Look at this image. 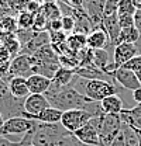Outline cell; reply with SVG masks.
Wrapping results in <instances>:
<instances>
[{
    "label": "cell",
    "instance_id": "cell-35",
    "mask_svg": "<svg viewBox=\"0 0 141 146\" xmlns=\"http://www.w3.org/2000/svg\"><path fill=\"white\" fill-rule=\"evenodd\" d=\"M117 17H119L120 28L134 27V16H128V14H117Z\"/></svg>",
    "mask_w": 141,
    "mask_h": 146
},
{
    "label": "cell",
    "instance_id": "cell-21",
    "mask_svg": "<svg viewBox=\"0 0 141 146\" xmlns=\"http://www.w3.org/2000/svg\"><path fill=\"white\" fill-rule=\"evenodd\" d=\"M62 118V111L56 110L54 107H48L47 110H44L41 114H38L37 117H34V121L38 122H44V124H59Z\"/></svg>",
    "mask_w": 141,
    "mask_h": 146
},
{
    "label": "cell",
    "instance_id": "cell-5",
    "mask_svg": "<svg viewBox=\"0 0 141 146\" xmlns=\"http://www.w3.org/2000/svg\"><path fill=\"white\" fill-rule=\"evenodd\" d=\"M23 103L24 100H18L13 97V94L9 90L7 82L0 77V112L3 114L4 119L13 117H24L26 111Z\"/></svg>",
    "mask_w": 141,
    "mask_h": 146
},
{
    "label": "cell",
    "instance_id": "cell-33",
    "mask_svg": "<svg viewBox=\"0 0 141 146\" xmlns=\"http://www.w3.org/2000/svg\"><path fill=\"white\" fill-rule=\"evenodd\" d=\"M122 68H126V69H130L133 70L134 73H138L141 72V55H137L134 56L131 60H128L126 65H123Z\"/></svg>",
    "mask_w": 141,
    "mask_h": 146
},
{
    "label": "cell",
    "instance_id": "cell-44",
    "mask_svg": "<svg viewBox=\"0 0 141 146\" xmlns=\"http://www.w3.org/2000/svg\"><path fill=\"white\" fill-rule=\"evenodd\" d=\"M4 121H6V119H4V117H3V114L0 112V128L3 127V124H4Z\"/></svg>",
    "mask_w": 141,
    "mask_h": 146
},
{
    "label": "cell",
    "instance_id": "cell-36",
    "mask_svg": "<svg viewBox=\"0 0 141 146\" xmlns=\"http://www.w3.org/2000/svg\"><path fill=\"white\" fill-rule=\"evenodd\" d=\"M42 7V1L41 0H28L27 1V7H26V11L31 13L33 16H35Z\"/></svg>",
    "mask_w": 141,
    "mask_h": 146
},
{
    "label": "cell",
    "instance_id": "cell-4",
    "mask_svg": "<svg viewBox=\"0 0 141 146\" xmlns=\"http://www.w3.org/2000/svg\"><path fill=\"white\" fill-rule=\"evenodd\" d=\"M96 124L100 146H110L114 138L122 132L123 121L120 114H103L100 117H96Z\"/></svg>",
    "mask_w": 141,
    "mask_h": 146
},
{
    "label": "cell",
    "instance_id": "cell-37",
    "mask_svg": "<svg viewBox=\"0 0 141 146\" xmlns=\"http://www.w3.org/2000/svg\"><path fill=\"white\" fill-rule=\"evenodd\" d=\"M47 31H48V33L62 31V21H61V18H58V20H52V21H48Z\"/></svg>",
    "mask_w": 141,
    "mask_h": 146
},
{
    "label": "cell",
    "instance_id": "cell-10",
    "mask_svg": "<svg viewBox=\"0 0 141 146\" xmlns=\"http://www.w3.org/2000/svg\"><path fill=\"white\" fill-rule=\"evenodd\" d=\"M137 55H138V51H137L136 44H127V42L117 44L113 49V63L116 69L122 68Z\"/></svg>",
    "mask_w": 141,
    "mask_h": 146
},
{
    "label": "cell",
    "instance_id": "cell-46",
    "mask_svg": "<svg viewBox=\"0 0 141 146\" xmlns=\"http://www.w3.org/2000/svg\"><path fill=\"white\" fill-rule=\"evenodd\" d=\"M31 146H34V145H31Z\"/></svg>",
    "mask_w": 141,
    "mask_h": 146
},
{
    "label": "cell",
    "instance_id": "cell-22",
    "mask_svg": "<svg viewBox=\"0 0 141 146\" xmlns=\"http://www.w3.org/2000/svg\"><path fill=\"white\" fill-rule=\"evenodd\" d=\"M92 60L93 65L102 72H105L107 66L113 63V59H110V54L107 49H95V51L92 49Z\"/></svg>",
    "mask_w": 141,
    "mask_h": 146
},
{
    "label": "cell",
    "instance_id": "cell-31",
    "mask_svg": "<svg viewBox=\"0 0 141 146\" xmlns=\"http://www.w3.org/2000/svg\"><path fill=\"white\" fill-rule=\"evenodd\" d=\"M137 11L136 6L133 4V0H122L117 9V14H128V16H134Z\"/></svg>",
    "mask_w": 141,
    "mask_h": 146
},
{
    "label": "cell",
    "instance_id": "cell-29",
    "mask_svg": "<svg viewBox=\"0 0 141 146\" xmlns=\"http://www.w3.org/2000/svg\"><path fill=\"white\" fill-rule=\"evenodd\" d=\"M11 55L9 54V51L0 45V77H4L7 72H9V68H10V63H11Z\"/></svg>",
    "mask_w": 141,
    "mask_h": 146
},
{
    "label": "cell",
    "instance_id": "cell-45",
    "mask_svg": "<svg viewBox=\"0 0 141 146\" xmlns=\"http://www.w3.org/2000/svg\"><path fill=\"white\" fill-rule=\"evenodd\" d=\"M42 3H56L58 0H41Z\"/></svg>",
    "mask_w": 141,
    "mask_h": 146
},
{
    "label": "cell",
    "instance_id": "cell-42",
    "mask_svg": "<svg viewBox=\"0 0 141 146\" xmlns=\"http://www.w3.org/2000/svg\"><path fill=\"white\" fill-rule=\"evenodd\" d=\"M133 4L136 6L137 10H141V0H133Z\"/></svg>",
    "mask_w": 141,
    "mask_h": 146
},
{
    "label": "cell",
    "instance_id": "cell-32",
    "mask_svg": "<svg viewBox=\"0 0 141 146\" xmlns=\"http://www.w3.org/2000/svg\"><path fill=\"white\" fill-rule=\"evenodd\" d=\"M62 21V31L65 34H72L75 33V28H76V21L72 16H62L61 17Z\"/></svg>",
    "mask_w": 141,
    "mask_h": 146
},
{
    "label": "cell",
    "instance_id": "cell-17",
    "mask_svg": "<svg viewBox=\"0 0 141 146\" xmlns=\"http://www.w3.org/2000/svg\"><path fill=\"white\" fill-rule=\"evenodd\" d=\"M52 80L42 76V74H31L27 77V84H28V90L30 94H45L50 90Z\"/></svg>",
    "mask_w": 141,
    "mask_h": 146
},
{
    "label": "cell",
    "instance_id": "cell-20",
    "mask_svg": "<svg viewBox=\"0 0 141 146\" xmlns=\"http://www.w3.org/2000/svg\"><path fill=\"white\" fill-rule=\"evenodd\" d=\"M100 106L105 114H116L119 115L122 111H123V100L117 96V94H113V96H109L103 98L100 101Z\"/></svg>",
    "mask_w": 141,
    "mask_h": 146
},
{
    "label": "cell",
    "instance_id": "cell-34",
    "mask_svg": "<svg viewBox=\"0 0 141 146\" xmlns=\"http://www.w3.org/2000/svg\"><path fill=\"white\" fill-rule=\"evenodd\" d=\"M134 27L137 28V31H138V34H140V38H138L136 46H137L138 55H141V10H137L136 14H134Z\"/></svg>",
    "mask_w": 141,
    "mask_h": 146
},
{
    "label": "cell",
    "instance_id": "cell-3",
    "mask_svg": "<svg viewBox=\"0 0 141 146\" xmlns=\"http://www.w3.org/2000/svg\"><path fill=\"white\" fill-rule=\"evenodd\" d=\"M65 128L59 124L35 122L33 128V145L34 146H55L64 136L69 135Z\"/></svg>",
    "mask_w": 141,
    "mask_h": 146
},
{
    "label": "cell",
    "instance_id": "cell-40",
    "mask_svg": "<svg viewBox=\"0 0 141 146\" xmlns=\"http://www.w3.org/2000/svg\"><path fill=\"white\" fill-rule=\"evenodd\" d=\"M110 146H126L124 145V138H123V133H122V132L114 138V141L110 143Z\"/></svg>",
    "mask_w": 141,
    "mask_h": 146
},
{
    "label": "cell",
    "instance_id": "cell-39",
    "mask_svg": "<svg viewBox=\"0 0 141 146\" xmlns=\"http://www.w3.org/2000/svg\"><path fill=\"white\" fill-rule=\"evenodd\" d=\"M20 142H13V141H10L4 136H0V146H20Z\"/></svg>",
    "mask_w": 141,
    "mask_h": 146
},
{
    "label": "cell",
    "instance_id": "cell-12",
    "mask_svg": "<svg viewBox=\"0 0 141 146\" xmlns=\"http://www.w3.org/2000/svg\"><path fill=\"white\" fill-rule=\"evenodd\" d=\"M73 136L86 145H99V133H97V124H96V117L92 118L86 125H83L82 128H79L76 132H73Z\"/></svg>",
    "mask_w": 141,
    "mask_h": 146
},
{
    "label": "cell",
    "instance_id": "cell-25",
    "mask_svg": "<svg viewBox=\"0 0 141 146\" xmlns=\"http://www.w3.org/2000/svg\"><path fill=\"white\" fill-rule=\"evenodd\" d=\"M18 30L17 25V18L16 16H4L0 18V31L6 33V34H16V31Z\"/></svg>",
    "mask_w": 141,
    "mask_h": 146
},
{
    "label": "cell",
    "instance_id": "cell-15",
    "mask_svg": "<svg viewBox=\"0 0 141 146\" xmlns=\"http://www.w3.org/2000/svg\"><path fill=\"white\" fill-rule=\"evenodd\" d=\"M109 35V39H110V45L114 46L117 45L119 42V35H120V24H119V17L117 14H111V16H107V17H103L102 20V25H100Z\"/></svg>",
    "mask_w": 141,
    "mask_h": 146
},
{
    "label": "cell",
    "instance_id": "cell-6",
    "mask_svg": "<svg viewBox=\"0 0 141 146\" xmlns=\"http://www.w3.org/2000/svg\"><path fill=\"white\" fill-rule=\"evenodd\" d=\"M35 122L34 119H28V118H24V117H13V118H9L4 121L3 127L0 128V136H4L13 142H16L13 139V135H17V136H24L27 132H30L33 128H34Z\"/></svg>",
    "mask_w": 141,
    "mask_h": 146
},
{
    "label": "cell",
    "instance_id": "cell-1",
    "mask_svg": "<svg viewBox=\"0 0 141 146\" xmlns=\"http://www.w3.org/2000/svg\"><path fill=\"white\" fill-rule=\"evenodd\" d=\"M50 103V106L56 110L69 111V110H85L93 101L86 96L81 94L72 84L64 87H54L51 86L50 90L44 94Z\"/></svg>",
    "mask_w": 141,
    "mask_h": 146
},
{
    "label": "cell",
    "instance_id": "cell-28",
    "mask_svg": "<svg viewBox=\"0 0 141 146\" xmlns=\"http://www.w3.org/2000/svg\"><path fill=\"white\" fill-rule=\"evenodd\" d=\"M17 25L18 30H33V25H34V16L28 11H21L18 13L17 16Z\"/></svg>",
    "mask_w": 141,
    "mask_h": 146
},
{
    "label": "cell",
    "instance_id": "cell-9",
    "mask_svg": "<svg viewBox=\"0 0 141 146\" xmlns=\"http://www.w3.org/2000/svg\"><path fill=\"white\" fill-rule=\"evenodd\" d=\"M24 118H28V119H34V117H37L38 114H41L44 110H47L50 106L47 97L44 94H30L24 98Z\"/></svg>",
    "mask_w": 141,
    "mask_h": 146
},
{
    "label": "cell",
    "instance_id": "cell-27",
    "mask_svg": "<svg viewBox=\"0 0 141 146\" xmlns=\"http://www.w3.org/2000/svg\"><path fill=\"white\" fill-rule=\"evenodd\" d=\"M41 11L44 13V16H45V17L48 18V21H52V20H58V18L62 17V14H61V10H59V6H58V3H42Z\"/></svg>",
    "mask_w": 141,
    "mask_h": 146
},
{
    "label": "cell",
    "instance_id": "cell-2",
    "mask_svg": "<svg viewBox=\"0 0 141 146\" xmlns=\"http://www.w3.org/2000/svg\"><path fill=\"white\" fill-rule=\"evenodd\" d=\"M76 90L81 94L86 96L88 98L93 100V101H102L103 98L117 94L119 91V86L113 84L111 82L107 80H102V79H82L79 76H75V79L70 83Z\"/></svg>",
    "mask_w": 141,
    "mask_h": 146
},
{
    "label": "cell",
    "instance_id": "cell-8",
    "mask_svg": "<svg viewBox=\"0 0 141 146\" xmlns=\"http://www.w3.org/2000/svg\"><path fill=\"white\" fill-rule=\"evenodd\" d=\"M33 56L30 55H23L18 54L17 56H14L11 59V63H10V68H9V72L4 77H1L3 80L9 82L11 77H28L33 74Z\"/></svg>",
    "mask_w": 141,
    "mask_h": 146
},
{
    "label": "cell",
    "instance_id": "cell-19",
    "mask_svg": "<svg viewBox=\"0 0 141 146\" xmlns=\"http://www.w3.org/2000/svg\"><path fill=\"white\" fill-rule=\"evenodd\" d=\"M76 76V72L75 69H68V68H59L56 73L54 74L52 77V83L51 86L54 87H64V86H69L72 83V80L75 79Z\"/></svg>",
    "mask_w": 141,
    "mask_h": 146
},
{
    "label": "cell",
    "instance_id": "cell-24",
    "mask_svg": "<svg viewBox=\"0 0 141 146\" xmlns=\"http://www.w3.org/2000/svg\"><path fill=\"white\" fill-rule=\"evenodd\" d=\"M122 133L124 138V145L126 146H140V141H138V135L136 128L130 127L128 124L123 122L122 125Z\"/></svg>",
    "mask_w": 141,
    "mask_h": 146
},
{
    "label": "cell",
    "instance_id": "cell-38",
    "mask_svg": "<svg viewBox=\"0 0 141 146\" xmlns=\"http://www.w3.org/2000/svg\"><path fill=\"white\" fill-rule=\"evenodd\" d=\"M55 146H75V136H73V133H69V135L64 136Z\"/></svg>",
    "mask_w": 141,
    "mask_h": 146
},
{
    "label": "cell",
    "instance_id": "cell-16",
    "mask_svg": "<svg viewBox=\"0 0 141 146\" xmlns=\"http://www.w3.org/2000/svg\"><path fill=\"white\" fill-rule=\"evenodd\" d=\"M107 45H110L109 35L102 27L95 28L86 38V48L89 49H107ZM109 51V49H107Z\"/></svg>",
    "mask_w": 141,
    "mask_h": 146
},
{
    "label": "cell",
    "instance_id": "cell-14",
    "mask_svg": "<svg viewBox=\"0 0 141 146\" xmlns=\"http://www.w3.org/2000/svg\"><path fill=\"white\" fill-rule=\"evenodd\" d=\"M107 0H85L83 1V10L92 20L96 28L102 25V20L105 14V7Z\"/></svg>",
    "mask_w": 141,
    "mask_h": 146
},
{
    "label": "cell",
    "instance_id": "cell-23",
    "mask_svg": "<svg viewBox=\"0 0 141 146\" xmlns=\"http://www.w3.org/2000/svg\"><path fill=\"white\" fill-rule=\"evenodd\" d=\"M28 0H0V6L9 11L11 16H17L18 13L26 11Z\"/></svg>",
    "mask_w": 141,
    "mask_h": 146
},
{
    "label": "cell",
    "instance_id": "cell-13",
    "mask_svg": "<svg viewBox=\"0 0 141 146\" xmlns=\"http://www.w3.org/2000/svg\"><path fill=\"white\" fill-rule=\"evenodd\" d=\"M47 45H51V38H50V33L48 31H41V33H35L33 38L27 42V44H24L23 46H21V51H20V54L23 55H30V56H33V55L37 52V51H40L41 48H44V46H47Z\"/></svg>",
    "mask_w": 141,
    "mask_h": 146
},
{
    "label": "cell",
    "instance_id": "cell-11",
    "mask_svg": "<svg viewBox=\"0 0 141 146\" xmlns=\"http://www.w3.org/2000/svg\"><path fill=\"white\" fill-rule=\"evenodd\" d=\"M113 79L116 82V84L119 87H123L126 90H137L141 87V83L137 77V74L130 70V69H126V68H119L116 69L113 73Z\"/></svg>",
    "mask_w": 141,
    "mask_h": 146
},
{
    "label": "cell",
    "instance_id": "cell-26",
    "mask_svg": "<svg viewBox=\"0 0 141 146\" xmlns=\"http://www.w3.org/2000/svg\"><path fill=\"white\" fill-rule=\"evenodd\" d=\"M140 38V34L136 27H128V28H122L120 35H119V42H127V44H137Z\"/></svg>",
    "mask_w": 141,
    "mask_h": 146
},
{
    "label": "cell",
    "instance_id": "cell-30",
    "mask_svg": "<svg viewBox=\"0 0 141 146\" xmlns=\"http://www.w3.org/2000/svg\"><path fill=\"white\" fill-rule=\"evenodd\" d=\"M47 25H48V18L44 16V13L40 10L34 16V25H33V31L35 33H41V31H47Z\"/></svg>",
    "mask_w": 141,
    "mask_h": 146
},
{
    "label": "cell",
    "instance_id": "cell-7",
    "mask_svg": "<svg viewBox=\"0 0 141 146\" xmlns=\"http://www.w3.org/2000/svg\"><path fill=\"white\" fill-rule=\"evenodd\" d=\"M96 115L89 112L86 110H69V111H64L62 112V118H61V125L65 128L68 132L73 133L76 132L79 128L86 125L92 118H95Z\"/></svg>",
    "mask_w": 141,
    "mask_h": 146
},
{
    "label": "cell",
    "instance_id": "cell-41",
    "mask_svg": "<svg viewBox=\"0 0 141 146\" xmlns=\"http://www.w3.org/2000/svg\"><path fill=\"white\" fill-rule=\"evenodd\" d=\"M133 98H134V101L137 103V106L141 103V87L133 91Z\"/></svg>",
    "mask_w": 141,
    "mask_h": 146
},
{
    "label": "cell",
    "instance_id": "cell-43",
    "mask_svg": "<svg viewBox=\"0 0 141 146\" xmlns=\"http://www.w3.org/2000/svg\"><path fill=\"white\" fill-rule=\"evenodd\" d=\"M75 146H99V145H86V143H82V142H79V141L75 138Z\"/></svg>",
    "mask_w": 141,
    "mask_h": 146
},
{
    "label": "cell",
    "instance_id": "cell-18",
    "mask_svg": "<svg viewBox=\"0 0 141 146\" xmlns=\"http://www.w3.org/2000/svg\"><path fill=\"white\" fill-rule=\"evenodd\" d=\"M9 90L13 94V97H16L18 100H24L27 96H30L28 90V84H27V77H11L9 82Z\"/></svg>",
    "mask_w": 141,
    "mask_h": 146
}]
</instances>
